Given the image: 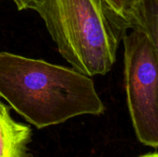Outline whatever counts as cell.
Returning <instances> with one entry per match:
<instances>
[{"instance_id": "6da1fadb", "label": "cell", "mask_w": 158, "mask_h": 157, "mask_svg": "<svg viewBox=\"0 0 158 157\" xmlns=\"http://www.w3.org/2000/svg\"><path fill=\"white\" fill-rule=\"evenodd\" d=\"M0 97L39 130L106 110L90 77L7 52H0Z\"/></svg>"}, {"instance_id": "7a4b0ae2", "label": "cell", "mask_w": 158, "mask_h": 157, "mask_svg": "<svg viewBox=\"0 0 158 157\" xmlns=\"http://www.w3.org/2000/svg\"><path fill=\"white\" fill-rule=\"evenodd\" d=\"M44 19L60 55L88 77L106 75L129 30L104 0H34L30 7Z\"/></svg>"}, {"instance_id": "3957f363", "label": "cell", "mask_w": 158, "mask_h": 157, "mask_svg": "<svg viewBox=\"0 0 158 157\" xmlns=\"http://www.w3.org/2000/svg\"><path fill=\"white\" fill-rule=\"evenodd\" d=\"M127 103L139 142L158 147V45L143 32L123 37Z\"/></svg>"}, {"instance_id": "277c9868", "label": "cell", "mask_w": 158, "mask_h": 157, "mask_svg": "<svg viewBox=\"0 0 158 157\" xmlns=\"http://www.w3.org/2000/svg\"><path fill=\"white\" fill-rule=\"evenodd\" d=\"M31 129L15 121L8 107L0 101V157H31Z\"/></svg>"}, {"instance_id": "5b68a950", "label": "cell", "mask_w": 158, "mask_h": 157, "mask_svg": "<svg viewBox=\"0 0 158 157\" xmlns=\"http://www.w3.org/2000/svg\"><path fill=\"white\" fill-rule=\"evenodd\" d=\"M129 26L145 33L158 45V0H138Z\"/></svg>"}, {"instance_id": "8992f818", "label": "cell", "mask_w": 158, "mask_h": 157, "mask_svg": "<svg viewBox=\"0 0 158 157\" xmlns=\"http://www.w3.org/2000/svg\"><path fill=\"white\" fill-rule=\"evenodd\" d=\"M105 3L128 25L130 30V20L138 0H104Z\"/></svg>"}, {"instance_id": "52a82bcc", "label": "cell", "mask_w": 158, "mask_h": 157, "mask_svg": "<svg viewBox=\"0 0 158 157\" xmlns=\"http://www.w3.org/2000/svg\"><path fill=\"white\" fill-rule=\"evenodd\" d=\"M16 6L18 7L19 10H23V9H28L31 6V4L34 0H12Z\"/></svg>"}, {"instance_id": "ba28073f", "label": "cell", "mask_w": 158, "mask_h": 157, "mask_svg": "<svg viewBox=\"0 0 158 157\" xmlns=\"http://www.w3.org/2000/svg\"><path fill=\"white\" fill-rule=\"evenodd\" d=\"M139 157H158L157 152H154V153H148L146 155H143Z\"/></svg>"}]
</instances>
